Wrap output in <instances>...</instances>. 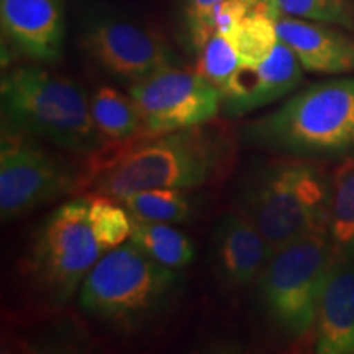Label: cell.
<instances>
[{
  "instance_id": "ac0fdd59",
  "label": "cell",
  "mask_w": 354,
  "mask_h": 354,
  "mask_svg": "<svg viewBox=\"0 0 354 354\" xmlns=\"http://www.w3.org/2000/svg\"><path fill=\"white\" fill-rule=\"evenodd\" d=\"M91 113L107 141L146 138L138 109L130 95L113 87H100L91 97Z\"/></svg>"
},
{
  "instance_id": "30bf717a",
  "label": "cell",
  "mask_w": 354,
  "mask_h": 354,
  "mask_svg": "<svg viewBox=\"0 0 354 354\" xmlns=\"http://www.w3.org/2000/svg\"><path fill=\"white\" fill-rule=\"evenodd\" d=\"M79 43L105 73L128 84L176 64L174 51L161 35L130 20H92L81 32Z\"/></svg>"
},
{
  "instance_id": "d4e9b609",
  "label": "cell",
  "mask_w": 354,
  "mask_h": 354,
  "mask_svg": "<svg viewBox=\"0 0 354 354\" xmlns=\"http://www.w3.org/2000/svg\"><path fill=\"white\" fill-rule=\"evenodd\" d=\"M248 15V6L245 0H223L214 8L210 17V26L214 35H227L234 28L238 21Z\"/></svg>"
},
{
  "instance_id": "e0dca14e",
  "label": "cell",
  "mask_w": 354,
  "mask_h": 354,
  "mask_svg": "<svg viewBox=\"0 0 354 354\" xmlns=\"http://www.w3.org/2000/svg\"><path fill=\"white\" fill-rule=\"evenodd\" d=\"M130 241L158 263L172 269H183L196 258L192 241L183 232L172 227V223L131 216Z\"/></svg>"
},
{
  "instance_id": "ffe728a7",
  "label": "cell",
  "mask_w": 354,
  "mask_h": 354,
  "mask_svg": "<svg viewBox=\"0 0 354 354\" xmlns=\"http://www.w3.org/2000/svg\"><path fill=\"white\" fill-rule=\"evenodd\" d=\"M225 38L236 51L240 66L258 68L279 43L276 20L264 15H246Z\"/></svg>"
},
{
  "instance_id": "5b68a950",
  "label": "cell",
  "mask_w": 354,
  "mask_h": 354,
  "mask_svg": "<svg viewBox=\"0 0 354 354\" xmlns=\"http://www.w3.org/2000/svg\"><path fill=\"white\" fill-rule=\"evenodd\" d=\"M331 179L313 159H274L250 167L236 189V209L272 251L312 233H328Z\"/></svg>"
},
{
  "instance_id": "2e32d148",
  "label": "cell",
  "mask_w": 354,
  "mask_h": 354,
  "mask_svg": "<svg viewBox=\"0 0 354 354\" xmlns=\"http://www.w3.org/2000/svg\"><path fill=\"white\" fill-rule=\"evenodd\" d=\"M328 236L333 261L354 259V156L343 159L331 176Z\"/></svg>"
},
{
  "instance_id": "8992f818",
  "label": "cell",
  "mask_w": 354,
  "mask_h": 354,
  "mask_svg": "<svg viewBox=\"0 0 354 354\" xmlns=\"http://www.w3.org/2000/svg\"><path fill=\"white\" fill-rule=\"evenodd\" d=\"M333 263L328 233H312L272 251L254 281L256 300L269 325L289 342L315 331L317 308Z\"/></svg>"
},
{
  "instance_id": "9a60e30c",
  "label": "cell",
  "mask_w": 354,
  "mask_h": 354,
  "mask_svg": "<svg viewBox=\"0 0 354 354\" xmlns=\"http://www.w3.org/2000/svg\"><path fill=\"white\" fill-rule=\"evenodd\" d=\"M313 333L317 353L354 354V259L331 263Z\"/></svg>"
},
{
  "instance_id": "3957f363",
  "label": "cell",
  "mask_w": 354,
  "mask_h": 354,
  "mask_svg": "<svg viewBox=\"0 0 354 354\" xmlns=\"http://www.w3.org/2000/svg\"><path fill=\"white\" fill-rule=\"evenodd\" d=\"M241 141L277 156H354V77L305 87L272 112L246 123Z\"/></svg>"
},
{
  "instance_id": "603a6c76",
  "label": "cell",
  "mask_w": 354,
  "mask_h": 354,
  "mask_svg": "<svg viewBox=\"0 0 354 354\" xmlns=\"http://www.w3.org/2000/svg\"><path fill=\"white\" fill-rule=\"evenodd\" d=\"M284 15L322 21L354 32L353 0H277Z\"/></svg>"
},
{
  "instance_id": "44dd1931",
  "label": "cell",
  "mask_w": 354,
  "mask_h": 354,
  "mask_svg": "<svg viewBox=\"0 0 354 354\" xmlns=\"http://www.w3.org/2000/svg\"><path fill=\"white\" fill-rule=\"evenodd\" d=\"M88 201V220L104 253L125 243L131 234V214L117 198L92 194Z\"/></svg>"
},
{
  "instance_id": "7a4b0ae2",
  "label": "cell",
  "mask_w": 354,
  "mask_h": 354,
  "mask_svg": "<svg viewBox=\"0 0 354 354\" xmlns=\"http://www.w3.org/2000/svg\"><path fill=\"white\" fill-rule=\"evenodd\" d=\"M184 279L158 263L135 243L105 253L77 292L87 317L120 333H138L169 315L179 302Z\"/></svg>"
},
{
  "instance_id": "4fadbf2b",
  "label": "cell",
  "mask_w": 354,
  "mask_h": 354,
  "mask_svg": "<svg viewBox=\"0 0 354 354\" xmlns=\"http://www.w3.org/2000/svg\"><path fill=\"white\" fill-rule=\"evenodd\" d=\"M302 81L304 68L299 57L279 39L271 56L258 68L238 66L221 91V112L230 118H240L292 94Z\"/></svg>"
},
{
  "instance_id": "8fae6325",
  "label": "cell",
  "mask_w": 354,
  "mask_h": 354,
  "mask_svg": "<svg viewBox=\"0 0 354 354\" xmlns=\"http://www.w3.org/2000/svg\"><path fill=\"white\" fill-rule=\"evenodd\" d=\"M272 250L256 225L236 207L216 220L210 240V263L225 292H241L254 284Z\"/></svg>"
},
{
  "instance_id": "ba28073f",
  "label": "cell",
  "mask_w": 354,
  "mask_h": 354,
  "mask_svg": "<svg viewBox=\"0 0 354 354\" xmlns=\"http://www.w3.org/2000/svg\"><path fill=\"white\" fill-rule=\"evenodd\" d=\"M87 187L86 169L46 151L37 140L2 131L0 216L3 223Z\"/></svg>"
},
{
  "instance_id": "7c38bea8",
  "label": "cell",
  "mask_w": 354,
  "mask_h": 354,
  "mask_svg": "<svg viewBox=\"0 0 354 354\" xmlns=\"http://www.w3.org/2000/svg\"><path fill=\"white\" fill-rule=\"evenodd\" d=\"M0 25L8 46L33 63L55 64L63 56V0H0Z\"/></svg>"
},
{
  "instance_id": "d6986e66",
  "label": "cell",
  "mask_w": 354,
  "mask_h": 354,
  "mask_svg": "<svg viewBox=\"0 0 354 354\" xmlns=\"http://www.w3.org/2000/svg\"><path fill=\"white\" fill-rule=\"evenodd\" d=\"M131 216L162 223H183L192 215V202L183 189H146L120 201Z\"/></svg>"
},
{
  "instance_id": "52a82bcc",
  "label": "cell",
  "mask_w": 354,
  "mask_h": 354,
  "mask_svg": "<svg viewBox=\"0 0 354 354\" xmlns=\"http://www.w3.org/2000/svg\"><path fill=\"white\" fill-rule=\"evenodd\" d=\"M88 220V201L76 198L53 212L33 234L24 259V276L33 294L50 307H63L102 258Z\"/></svg>"
},
{
  "instance_id": "277c9868",
  "label": "cell",
  "mask_w": 354,
  "mask_h": 354,
  "mask_svg": "<svg viewBox=\"0 0 354 354\" xmlns=\"http://www.w3.org/2000/svg\"><path fill=\"white\" fill-rule=\"evenodd\" d=\"M2 131L91 156L107 143L91 113V99L73 79L41 66H20L0 82Z\"/></svg>"
},
{
  "instance_id": "6da1fadb",
  "label": "cell",
  "mask_w": 354,
  "mask_h": 354,
  "mask_svg": "<svg viewBox=\"0 0 354 354\" xmlns=\"http://www.w3.org/2000/svg\"><path fill=\"white\" fill-rule=\"evenodd\" d=\"M234 143L209 122L136 141L94 180V192L122 201L146 189H198L228 174Z\"/></svg>"
},
{
  "instance_id": "7402d4cb",
  "label": "cell",
  "mask_w": 354,
  "mask_h": 354,
  "mask_svg": "<svg viewBox=\"0 0 354 354\" xmlns=\"http://www.w3.org/2000/svg\"><path fill=\"white\" fill-rule=\"evenodd\" d=\"M196 73L221 92L230 77L240 66L236 51L232 43L221 35H215L197 51Z\"/></svg>"
},
{
  "instance_id": "cb8c5ba5",
  "label": "cell",
  "mask_w": 354,
  "mask_h": 354,
  "mask_svg": "<svg viewBox=\"0 0 354 354\" xmlns=\"http://www.w3.org/2000/svg\"><path fill=\"white\" fill-rule=\"evenodd\" d=\"M223 0H183V20L185 35L194 51H198L212 37L210 26L214 8Z\"/></svg>"
},
{
  "instance_id": "5bb4252c",
  "label": "cell",
  "mask_w": 354,
  "mask_h": 354,
  "mask_svg": "<svg viewBox=\"0 0 354 354\" xmlns=\"http://www.w3.org/2000/svg\"><path fill=\"white\" fill-rule=\"evenodd\" d=\"M277 35L304 71L315 74L354 73V38L335 25L282 15L276 21Z\"/></svg>"
},
{
  "instance_id": "9c48e42d",
  "label": "cell",
  "mask_w": 354,
  "mask_h": 354,
  "mask_svg": "<svg viewBox=\"0 0 354 354\" xmlns=\"http://www.w3.org/2000/svg\"><path fill=\"white\" fill-rule=\"evenodd\" d=\"M146 138L209 123L221 110V92L197 73L166 66L128 87Z\"/></svg>"
}]
</instances>
